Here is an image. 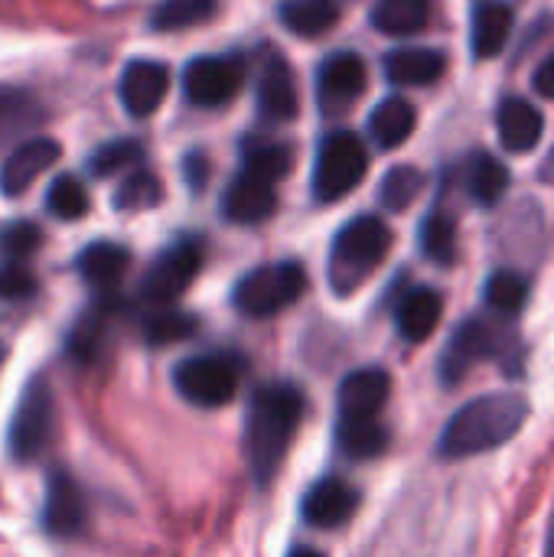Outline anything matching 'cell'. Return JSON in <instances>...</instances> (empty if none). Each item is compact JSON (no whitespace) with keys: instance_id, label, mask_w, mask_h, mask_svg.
I'll return each instance as SVG.
<instances>
[{"instance_id":"5b68a950","label":"cell","mask_w":554,"mask_h":557,"mask_svg":"<svg viewBox=\"0 0 554 557\" xmlns=\"http://www.w3.org/2000/svg\"><path fill=\"white\" fill-rule=\"evenodd\" d=\"M56 434V398L46 375H33L16 401L7 428V447L16 463H33L52 444Z\"/></svg>"},{"instance_id":"d590c367","label":"cell","mask_w":554,"mask_h":557,"mask_svg":"<svg viewBox=\"0 0 554 557\" xmlns=\"http://www.w3.org/2000/svg\"><path fill=\"white\" fill-rule=\"evenodd\" d=\"M424 189V173L418 166H395L385 173L382 186H379V199L385 209L392 212H405Z\"/></svg>"},{"instance_id":"f6af8a7d","label":"cell","mask_w":554,"mask_h":557,"mask_svg":"<svg viewBox=\"0 0 554 557\" xmlns=\"http://www.w3.org/2000/svg\"><path fill=\"white\" fill-rule=\"evenodd\" d=\"M549 557H554V519H552V529H549Z\"/></svg>"},{"instance_id":"277c9868","label":"cell","mask_w":554,"mask_h":557,"mask_svg":"<svg viewBox=\"0 0 554 557\" xmlns=\"http://www.w3.org/2000/svg\"><path fill=\"white\" fill-rule=\"evenodd\" d=\"M307 290V271L297 261H278V264H264L255 268L251 274H245L235 290H232V304L238 313L251 317V320H264L274 317L287 307H294Z\"/></svg>"},{"instance_id":"f1b7e54d","label":"cell","mask_w":554,"mask_h":557,"mask_svg":"<svg viewBox=\"0 0 554 557\" xmlns=\"http://www.w3.org/2000/svg\"><path fill=\"white\" fill-rule=\"evenodd\" d=\"M428 0H379L372 7V23L389 36H411L428 26Z\"/></svg>"},{"instance_id":"f35d334b","label":"cell","mask_w":554,"mask_h":557,"mask_svg":"<svg viewBox=\"0 0 554 557\" xmlns=\"http://www.w3.org/2000/svg\"><path fill=\"white\" fill-rule=\"evenodd\" d=\"M39 228L33 222H7L0 228V255L10 261H23L39 248Z\"/></svg>"},{"instance_id":"9c48e42d","label":"cell","mask_w":554,"mask_h":557,"mask_svg":"<svg viewBox=\"0 0 554 557\" xmlns=\"http://www.w3.org/2000/svg\"><path fill=\"white\" fill-rule=\"evenodd\" d=\"M509 349V336L503 333V326L490 323V320H464L451 343H447V352L441 359V372H444V382L457 385L470 366L477 362H487V359H503V352Z\"/></svg>"},{"instance_id":"d4e9b609","label":"cell","mask_w":554,"mask_h":557,"mask_svg":"<svg viewBox=\"0 0 554 557\" xmlns=\"http://www.w3.org/2000/svg\"><path fill=\"white\" fill-rule=\"evenodd\" d=\"M118 310V300H101L98 307H91L88 313H82L72 326V333L65 336V356L75 366H88L98 359L101 346H104V330L111 313Z\"/></svg>"},{"instance_id":"74e56055","label":"cell","mask_w":554,"mask_h":557,"mask_svg":"<svg viewBox=\"0 0 554 557\" xmlns=\"http://www.w3.org/2000/svg\"><path fill=\"white\" fill-rule=\"evenodd\" d=\"M140 157H144V144H140V140H134V137H118V140L101 144V147L91 153L88 170H91L98 180H104V176H114V173L134 166Z\"/></svg>"},{"instance_id":"603a6c76","label":"cell","mask_w":554,"mask_h":557,"mask_svg":"<svg viewBox=\"0 0 554 557\" xmlns=\"http://www.w3.org/2000/svg\"><path fill=\"white\" fill-rule=\"evenodd\" d=\"M415 124H418L415 104L398 98V95H392V98H382L372 108V114H369V137L376 140V147L395 150V147H402L415 134Z\"/></svg>"},{"instance_id":"60d3db41","label":"cell","mask_w":554,"mask_h":557,"mask_svg":"<svg viewBox=\"0 0 554 557\" xmlns=\"http://www.w3.org/2000/svg\"><path fill=\"white\" fill-rule=\"evenodd\" d=\"M29 98L23 95V91H16V88H3L0 85V127L10 121V117H16L20 114V108L26 104Z\"/></svg>"},{"instance_id":"484cf974","label":"cell","mask_w":554,"mask_h":557,"mask_svg":"<svg viewBox=\"0 0 554 557\" xmlns=\"http://www.w3.org/2000/svg\"><path fill=\"white\" fill-rule=\"evenodd\" d=\"M278 16L287 33H294L300 39H313L336 26L340 3L336 0H284Z\"/></svg>"},{"instance_id":"44dd1931","label":"cell","mask_w":554,"mask_h":557,"mask_svg":"<svg viewBox=\"0 0 554 557\" xmlns=\"http://www.w3.org/2000/svg\"><path fill=\"white\" fill-rule=\"evenodd\" d=\"M444 317V297L434 287H415L398 300L395 326L405 343H424Z\"/></svg>"},{"instance_id":"f546056e","label":"cell","mask_w":554,"mask_h":557,"mask_svg":"<svg viewBox=\"0 0 554 557\" xmlns=\"http://www.w3.org/2000/svg\"><path fill=\"white\" fill-rule=\"evenodd\" d=\"M219 10V0H160V7L150 13L153 33H176L206 23Z\"/></svg>"},{"instance_id":"30bf717a","label":"cell","mask_w":554,"mask_h":557,"mask_svg":"<svg viewBox=\"0 0 554 557\" xmlns=\"http://www.w3.org/2000/svg\"><path fill=\"white\" fill-rule=\"evenodd\" d=\"M245 62L238 55H199L183 72V95L199 108H219L238 95Z\"/></svg>"},{"instance_id":"b9f144b4","label":"cell","mask_w":554,"mask_h":557,"mask_svg":"<svg viewBox=\"0 0 554 557\" xmlns=\"http://www.w3.org/2000/svg\"><path fill=\"white\" fill-rule=\"evenodd\" d=\"M183 173H186V180H189L193 189H202V186H206V176H209L206 157H202V153H189L186 163H183Z\"/></svg>"},{"instance_id":"d6a6232c","label":"cell","mask_w":554,"mask_h":557,"mask_svg":"<svg viewBox=\"0 0 554 557\" xmlns=\"http://www.w3.org/2000/svg\"><path fill=\"white\" fill-rule=\"evenodd\" d=\"M88 189L78 176H56L46 189V209L62 219V222H75L82 215H88Z\"/></svg>"},{"instance_id":"ffe728a7","label":"cell","mask_w":554,"mask_h":557,"mask_svg":"<svg viewBox=\"0 0 554 557\" xmlns=\"http://www.w3.org/2000/svg\"><path fill=\"white\" fill-rule=\"evenodd\" d=\"M496 131H500V144L509 153H529L539 147L542 131H545V117L542 111L526 101V98H506L500 114H496Z\"/></svg>"},{"instance_id":"2e32d148","label":"cell","mask_w":554,"mask_h":557,"mask_svg":"<svg viewBox=\"0 0 554 557\" xmlns=\"http://www.w3.org/2000/svg\"><path fill=\"white\" fill-rule=\"evenodd\" d=\"M59 153H62V147L52 137H33V140L20 144L0 166V193L7 199L23 196L39 180V173H46L59 160Z\"/></svg>"},{"instance_id":"8992f818","label":"cell","mask_w":554,"mask_h":557,"mask_svg":"<svg viewBox=\"0 0 554 557\" xmlns=\"http://www.w3.org/2000/svg\"><path fill=\"white\" fill-rule=\"evenodd\" d=\"M369 170V150L359 134L333 131L323 137L313 163V196L320 202H336L349 196Z\"/></svg>"},{"instance_id":"7a4b0ae2","label":"cell","mask_w":554,"mask_h":557,"mask_svg":"<svg viewBox=\"0 0 554 557\" xmlns=\"http://www.w3.org/2000/svg\"><path fill=\"white\" fill-rule=\"evenodd\" d=\"M526 418H529V405L522 395L513 392L480 395L447 421L438 441V454L447 460H464L496 450L522 431Z\"/></svg>"},{"instance_id":"8fae6325","label":"cell","mask_w":554,"mask_h":557,"mask_svg":"<svg viewBox=\"0 0 554 557\" xmlns=\"http://www.w3.org/2000/svg\"><path fill=\"white\" fill-rule=\"evenodd\" d=\"M42 532L52 539H72L85 529L88 522V506H85V493L75 483V476L62 467L49 470L46 480V499H42Z\"/></svg>"},{"instance_id":"e575fe53","label":"cell","mask_w":554,"mask_h":557,"mask_svg":"<svg viewBox=\"0 0 554 557\" xmlns=\"http://www.w3.org/2000/svg\"><path fill=\"white\" fill-rule=\"evenodd\" d=\"M483 297H487L490 310H496L503 317H516L526 307V300H529V281L519 271H496L487 281Z\"/></svg>"},{"instance_id":"7402d4cb","label":"cell","mask_w":554,"mask_h":557,"mask_svg":"<svg viewBox=\"0 0 554 557\" xmlns=\"http://www.w3.org/2000/svg\"><path fill=\"white\" fill-rule=\"evenodd\" d=\"M131 264V251L118 242H91L78 251L75 271L82 274L85 284L98 290H111Z\"/></svg>"},{"instance_id":"7c38bea8","label":"cell","mask_w":554,"mask_h":557,"mask_svg":"<svg viewBox=\"0 0 554 557\" xmlns=\"http://www.w3.org/2000/svg\"><path fill=\"white\" fill-rule=\"evenodd\" d=\"M389 395H392V379L385 369H379V366L356 369L340 382V392H336L340 418L343 421H379Z\"/></svg>"},{"instance_id":"52a82bcc","label":"cell","mask_w":554,"mask_h":557,"mask_svg":"<svg viewBox=\"0 0 554 557\" xmlns=\"http://www.w3.org/2000/svg\"><path fill=\"white\" fill-rule=\"evenodd\" d=\"M242 369L232 356H189L173 369V388L196 408H225L238 395Z\"/></svg>"},{"instance_id":"4fadbf2b","label":"cell","mask_w":554,"mask_h":557,"mask_svg":"<svg viewBox=\"0 0 554 557\" xmlns=\"http://www.w3.org/2000/svg\"><path fill=\"white\" fill-rule=\"evenodd\" d=\"M170 91V69L153 59H134L124 65L118 95L131 117H150Z\"/></svg>"},{"instance_id":"ac0fdd59","label":"cell","mask_w":554,"mask_h":557,"mask_svg":"<svg viewBox=\"0 0 554 557\" xmlns=\"http://www.w3.org/2000/svg\"><path fill=\"white\" fill-rule=\"evenodd\" d=\"M258 108L268 121H291L297 114V82L294 69L271 52L258 75Z\"/></svg>"},{"instance_id":"836d02e7","label":"cell","mask_w":554,"mask_h":557,"mask_svg":"<svg viewBox=\"0 0 554 557\" xmlns=\"http://www.w3.org/2000/svg\"><path fill=\"white\" fill-rule=\"evenodd\" d=\"M196 330H199V320H196L193 313L170 310V307H160L157 313H150V317L144 320V339H147L150 346L183 343V339H189Z\"/></svg>"},{"instance_id":"1f68e13d","label":"cell","mask_w":554,"mask_h":557,"mask_svg":"<svg viewBox=\"0 0 554 557\" xmlns=\"http://www.w3.org/2000/svg\"><path fill=\"white\" fill-rule=\"evenodd\" d=\"M418 242H421L424 258H431L434 264L447 268V264L457 261V225H454V219L447 212H431L421 222Z\"/></svg>"},{"instance_id":"83f0119b","label":"cell","mask_w":554,"mask_h":557,"mask_svg":"<svg viewBox=\"0 0 554 557\" xmlns=\"http://www.w3.org/2000/svg\"><path fill=\"white\" fill-rule=\"evenodd\" d=\"M389 431L379 421H343L336 424V444L349 460H376L389 450Z\"/></svg>"},{"instance_id":"cb8c5ba5","label":"cell","mask_w":554,"mask_h":557,"mask_svg":"<svg viewBox=\"0 0 554 557\" xmlns=\"http://www.w3.org/2000/svg\"><path fill=\"white\" fill-rule=\"evenodd\" d=\"M513 33V10L500 0H487L473 10V29L470 46L477 59H493L506 49Z\"/></svg>"},{"instance_id":"ba28073f","label":"cell","mask_w":554,"mask_h":557,"mask_svg":"<svg viewBox=\"0 0 554 557\" xmlns=\"http://www.w3.org/2000/svg\"><path fill=\"white\" fill-rule=\"evenodd\" d=\"M202 258H206L202 238L186 235L173 242L167 251L157 255V261L140 277V300L153 307H170L173 300H180L186 287L196 281V274L202 271Z\"/></svg>"},{"instance_id":"ab89813d","label":"cell","mask_w":554,"mask_h":557,"mask_svg":"<svg viewBox=\"0 0 554 557\" xmlns=\"http://www.w3.org/2000/svg\"><path fill=\"white\" fill-rule=\"evenodd\" d=\"M36 290H39V281L23 261L0 264V300H29Z\"/></svg>"},{"instance_id":"6da1fadb","label":"cell","mask_w":554,"mask_h":557,"mask_svg":"<svg viewBox=\"0 0 554 557\" xmlns=\"http://www.w3.org/2000/svg\"><path fill=\"white\" fill-rule=\"evenodd\" d=\"M304 421V392L291 382H271L258 388L245 411V460L255 480L264 486L281 470L294 434Z\"/></svg>"},{"instance_id":"4dcf8cb0","label":"cell","mask_w":554,"mask_h":557,"mask_svg":"<svg viewBox=\"0 0 554 557\" xmlns=\"http://www.w3.org/2000/svg\"><path fill=\"white\" fill-rule=\"evenodd\" d=\"M294 166V150L287 144H245V157H242V170L264 180V183H278L291 173Z\"/></svg>"},{"instance_id":"7bdbcfd3","label":"cell","mask_w":554,"mask_h":557,"mask_svg":"<svg viewBox=\"0 0 554 557\" xmlns=\"http://www.w3.org/2000/svg\"><path fill=\"white\" fill-rule=\"evenodd\" d=\"M535 91L545 95V98H554V52L539 65V72H535Z\"/></svg>"},{"instance_id":"8d00e7d4","label":"cell","mask_w":554,"mask_h":557,"mask_svg":"<svg viewBox=\"0 0 554 557\" xmlns=\"http://www.w3.org/2000/svg\"><path fill=\"white\" fill-rule=\"evenodd\" d=\"M163 199V186L157 180V173L150 170H134L127 180H121L118 193H114V209L118 212H137V209H150Z\"/></svg>"},{"instance_id":"d6986e66","label":"cell","mask_w":554,"mask_h":557,"mask_svg":"<svg viewBox=\"0 0 554 557\" xmlns=\"http://www.w3.org/2000/svg\"><path fill=\"white\" fill-rule=\"evenodd\" d=\"M382 65H385V78L392 85L421 88V85H434L444 75L447 59H444V52L428 49V46H405V49H392L382 59Z\"/></svg>"},{"instance_id":"ee69618b","label":"cell","mask_w":554,"mask_h":557,"mask_svg":"<svg viewBox=\"0 0 554 557\" xmlns=\"http://www.w3.org/2000/svg\"><path fill=\"white\" fill-rule=\"evenodd\" d=\"M287 557H323V552H317V548H307V545H300V548H294Z\"/></svg>"},{"instance_id":"e0dca14e","label":"cell","mask_w":554,"mask_h":557,"mask_svg":"<svg viewBox=\"0 0 554 557\" xmlns=\"http://www.w3.org/2000/svg\"><path fill=\"white\" fill-rule=\"evenodd\" d=\"M274 209H278L274 183H264L245 170L222 193V215L235 225H258V222L271 219Z\"/></svg>"},{"instance_id":"5bb4252c","label":"cell","mask_w":554,"mask_h":557,"mask_svg":"<svg viewBox=\"0 0 554 557\" xmlns=\"http://www.w3.org/2000/svg\"><path fill=\"white\" fill-rule=\"evenodd\" d=\"M369 72L366 62L356 52H336L330 55L320 72H317V95L327 114H336L343 108H349L362 91H366Z\"/></svg>"},{"instance_id":"9a60e30c","label":"cell","mask_w":554,"mask_h":557,"mask_svg":"<svg viewBox=\"0 0 554 557\" xmlns=\"http://www.w3.org/2000/svg\"><path fill=\"white\" fill-rule=\"evenodd\" d=\"M356 509H359V493L340 476H327V480L313 483L300 503L304 522L313 529H323V532L346 525L356 516Z\"/></svg>"},{"instance_id":"4316f807","label":"cell","mask_w":554,"mask_h":557,"mask_svg":"<svg viewBox=\"0 0 554 557\" xmlns=\"http://www.w3.org/2000/svg\"><path fill=\"white\" fill-rule=\"evenodd\" d=\"M467 189H470V199L483 209L496 206L506 189H509V170L500 157L493 153H473L470 163H467Z\"/></svg>"},{"instance_id":"3957f363","label":"cell","mask_w":554,"mask_h":557,"mask_svg":"<svg viewBox=\"0 0 554 557\" xmlns=\"http://www.w3.org/2000/svg\"><path fill=\"white\" fill-rule=\"evenodd\" d=\"M392 248V228L376 215H356L333 238L330 251V284L340 297L353 294L372 271L385 261Z\"/></svg>"}]
</instances>
